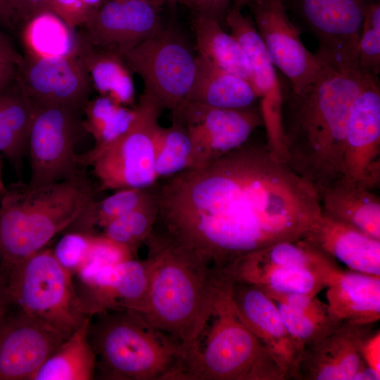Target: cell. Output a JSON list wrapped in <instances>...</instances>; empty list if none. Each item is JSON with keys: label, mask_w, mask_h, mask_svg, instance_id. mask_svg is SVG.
I'll use <instances>...</instances> for the list:
<instances>
[{"label": "cell", "mask_w": 380, "mask_h": 380, "mask_svg": "<svg viewBox=\"0 0 380 380\" xmlns=\"http://www.w3.org/2000/svg\"><path fill=\"white\" fill-rule=\"evenodd\" d=\"M151 247L178 248L219 275L240 258L300 239L322 214L317 191L267 147L246 142L152 186Z\"/></svg>", "instance_id": "6da1fadb"}, {"label": "cell", "mask_w": 380, "mask_h": 380, "mask_svg": "<svg viewBox=\"0 0 380 380\" xmlns=\"http://www.w3.org/2000/svg\"><path fill=\"white\" fill-rule=\"evenodd\" d=\"M367 76L358 67L324 63L318 76L298 91L281 80L285 163L317 194L344 175L348 126Z\"/></svg>", "instance_id": "7a4b0ae2"}, {"label": "cell", "mask_w": 380, "mask_h": 380, "mask_svg": "<svg viewBox=\"0 0 380 380\" xmlns=\"http://www.w3.org/2000/svg\"><path fill=\"white\" fill-rule=\"evenodd\" d=\"M148 257L151 261L149 286L144 304L137 313L184 347L191 346L230 279L174 247L148 248Z\"/></svg>", "instance_id": "3957f363"}, {"label": "cell", "mask_w": 380, "mask_h": 380, "mask_svg": "<svg viewBox=\"0 0 380 380\" xmlns=\"http://www.w3.org/2000/svg\"><path fill=\"white\" fill-rule=\"evenodd\" d=\"M95 194L82 173L38 186L21 183L6 186L0 196V271L6 272L66 231Z\"/></svg>", "instance_id": "277c9868"}, {"label": "cell", "mask_w": 380, "mask_h": 380, "mask_svg": "<svg viewBox=\"0 0 380 380\" xmlns=\"http://www.w3.org/2000/svg\"><path fill=\"white\" fill-rule=\"evenodd\" d=\"M229 281L196 342L184 347L175 380H284L286 374L243 322Z\"/></svg>", "instance_id": "5b68a950"}, {"label": "cell", "mask_w": 380, "mask_h": 380, "mask_svg": "<svg viewBox=\"0 0 380 380\" xmlns=\"http://www.w3.org/2000/svg\"><path fill=\"white\" fill-rule=\"evenodd\" d=\"M88 337L96 355V374L110 380H174L184 348L129 310L91 316Z\"/></svg>", "instance_id": "8992f818"}, {"label": "cell", "mask_w": 380, "mask_h": 380, "mask_svg": "<svg viewBox=\"0 0 380 380\" xmlns=\"http://www.w3.org/2000/svg\"><path fill=\"white\" fill-rule=\"evenodd\" d=\"M2 274L12 307L67 336L89 317L77 293L73 275L60 264L53 249L44 248Z\"/></svg>", "instance_id": "52a82bcc"}, {"label": "cell", "mask_w": 380, "mask_h": 380, "mask_svg": "<svg viewBox=\"0 0 380 380\" xmlns=\"http://www.w3.org/2000/svg\"><path fill=\"white\" fill-rule=\"evenodd\" d=\"M128 129L100 148L77 155L81 166H90L101 189L149 188L158 181L156 149L161 128V108L142 94Z\"/></svg>", "instance_id": "ba28073f"}, {"label": "cell", "mask_w": 380, "mask_h": 380, "mask_svg": "<svg viewBox=\"0 0 380 380\" xmlns=\"http://www.w3.org/2000/svg\"><path fill=\"white\" fill-rule=\"evenodd\" d=\"M143 80V94L171 113L186 102L195 75L196 56L172 29L162 28L123 53Z\"/></svg>", "instance_id": "9c48e42d"}, {"label": "cell", "mask_w": 380, "mask_h": 380, "mask_svg": "<svg viewBox=\"0 0 380 380\" xmlns=\"http://www.w3.org/2000/svg\"><path fill=\"white\" fill-rule=\"evenodd\" d=\"M32 105L27 150L30 165L28 185L55 183L82 173L75 153L76 142L85 132L81 112L60 105Z\"/></svg>", "instance_id": "30bf717a"}, {"label": "cell", "mask_w": 380, "mask_h": 380, "mask_svg": "<svg viewBox=\"0 0 380 380\" xmlns=\"http://www.w3.org/2000/svg\"><path fill=\"white\" fill-rule=\"evenodd\" d=\"M375 0H286L296 25L315 37L324 63L358 66L357 43L367 7Z\"/></svg>", "instance_id": "8fae6325"}, {"label": "cell", "mask_w": 380, "mask_h": 380, "mask_svg": "<svg viewBox=\"0 0 380 380\" xmlns=\"http://www.w3.org/2000/svg\"><path fill=\"white\" fill-rule=\"evenodd\" d=\"M172 115V120L185 127L190 137V168L205 165L239 147L257 127L263 125L258 106L228 109L186 101Z\"/></svg>", "instance_id": "7c38bea8"}, {"label": "cell", "mask_w": 380, "mask_h": 380, "mask_svg": "<svg viewBox=\"0 0 380 380\" xmlns=\"http://www.w3.org/2000/svg\"><path fill=\"white\" fill-rule=\"evenodd\" d=\"M248 6L272 63L292 90L298 91L313 81L324 62L303 44L300 30L288 14L286 0H254Z\"/></svg>", "instance_id": "4fadbf2b"}, {"label": "cell", "mask_w": 380, "mask_h": 380, "mask_svg": "<svg viewBox=\"0 0 380 380\" xmlns=\"http://www.w3.org/2000/svg\"><path fill=\"white\" fill-rule=\"evenodd\" d=\"M374 324L342 322L298 357L292 379L299 380L379 379L367 367L362 355Z\"/></svg>", "instance_id": "5bb4252c"}, {"label": "cell", "mask_w": 380, "mask_h": 380, "mask_svg": "<svg viewBox=\"0 0 380 380\" xmlns=\"http://www.w3.org/2000/svg\"><path fill=\"white\" fill-rule=\"evenodd\" d=\"M16 82L34 103L68 106L82 112L89 100L91 82L77 55L57 57L23 56Z\"/></svg>", "instance_id": "9a60e30c"}, {"label": "cell", "mask_w": 380, "mask_h": 380, "mask_svg": "<svg viewBox=\"0 0 380 380\" xmlns=\"http://www.w3.org/2000/svg\"><path fill=\"white\" fill-rule=\"evenodd\" d=\"M151 261L134 258L119 263L86 267L75 276L79 280L77 293L89 316L109 310L139 312L146 300Z\"/></svg>", "instance_id": "2e32d148"}, {"label": "cell", "mask_w": 380, "mask_h": 380, "mask_svg": "<svg viewBox=\"0 0 380 380\" xmlns=\"http://www.w3.org/2000/svg\"><path fill=\"white\" fill-rule=\"evenodd\" d=\"M231 34L243 49L252 71V86L267 135L266 146L285 162L281 129V83L253 22L241 10L232 8L225 17Z\"/></svg>", "instance_id": "e0dca14e"}, {"label": "cell", "mask_w": 380, "mask_h": 380, "mask_svg": "<svg viewBox=\"0 0 380 380\" xmlns=\"http://www.w3.org/2000/svg\"><path fill=\"white\" fill-rule=\"evenodd\" d=\"M15 308L0 318V380H31L69 336Z\"/></svg>", "instance_id": "ac0fdd59"}, {"label": "cell", "mask_w": 380, "mask_h": 380, "mask_svg": "<svg viewBox=\"0 0 380 380\" xmlns=\"http://www.w3.org/2000/svg\"><path fill=\"white\" fill-rule=\"evenodd\" d=\"M343 175L374 190L380 185V80L368 75L353 109L346 136Z\"/></svg>", "instance_id": "d6986e66"}, {"label": "cell", "mask_w": 380, "mask_h": 380, "mask_svg": "<svg viewBox=\"0 0 380 380\" xmlns=\"http://www.w3.org/2000/svg\"><path fill=\"white\" fill-rule=\"evenodd\" d=\"M82 27L91 46L120 56L163 28L151 0L103 2Z\"/></svg>", "instance_id": "ffe728a7"}, {"label": "cell", "mask_w": 380, "mask_h": 380, "mask_svg": "<svg viewBox=\"0 0 380 380\" xmlns=\"http://www.w3.org/2000/svg\"><path fill=\"white\" fill-rule=\"evenodd\" d=\"M229 293L240 318L286 374L292 378L298 357L274 301L259 286L232 280Z\"/></svg>", "instance_id": "44dd1931"}, {"label": "cell", "mask_w": 380, "mask_h": 380, "mask_svg": "<svg viewBox=\"0 0 380 380\" xmlns=\"http://www.w3.org/2000/svg\"><path fill=\"white\" fill-rule=\"evenodd\" d=\"M232 280L252 284L267 293L316 296L325 288V276L308 267L279 260L268 247L238 260L229 270Z\"/></svg>", "instance_id": "7402d4cb"}, {"label": "cell", "mask_w": 380, "mask_h": 380, "mask_svg": "<svg viewBox=\"0 0 380 380\" xmlns=\"http://www.w3.org/2000/svg\"><path fill=\"white\" fill-rule=\"evenodd\" d=\"M300 239L352 271L380 276V240L322 213Z\"/></svg>", "instance_id": "603a6c76"}, {"label": "cell", "mask_w": 380, "mask_h": 380, "mask_svg": "<svg viewBox=\"0 0 380 380\" xmlns=\"http://www.w3.org/2000/svg\"><path fill=\"white\" fill-rule=\"evenodd\" d=\"M328 307L341 322L374 324L380 319V276L343 271L336 265L326 281Z\"/></svg>", "instance_id": "cb8c5ba5"}, {"label": "cell", "mask_w": 380, "mask_h": 380, "mask_svg": "<svg viewBox=\"0 0 380 380\" xmlns=\"http://www.w3.org/2000/svg\"><path fill=\"white\" fill-rule=\"evenodd\" d=\"M322 213L380 240V198L343 175L318 194Z\"/></svg>", "instance_id": "d4e9b609"}, {"label": "cell", "mask_w": 380, "mask_h": 380, "mask_svg": "<svg viewBox=\"0 0 380 380\" xmlns=\"http://www.w3.org/2000/svg\"><path fill=\"white\" fill-rule=\"evenodd\" d=\"M186 101L215 108L246 109L257 106L259 99L247 80L198 53L194 78Z\"/></svg>", "instance_id": "484cf974"}, {"label": "cell", "mask_w": 380, "mask_h": 380, "mask_svg": "<svg viewBox=\"0 0 380 380\" xmlns=\"http://www.w3.org/2000/svg\"><path fill=\"white\" fill-rule=\"evenodd\" d=\"M77 56L83 62L92 87L114 102L131 106L135 87L131 70L120 55L91 46L80 34Z\"/></svg>", "instance_id": "4316f807"}, {"label": "cell", "mask_w": 380, "mask_h": 380, "mask_svg": "<svg viewBox=\"0 0 380 380\" xmlns=\"http://www.w3.org/2000/svg\"><path fill=\"white\" fill-rule=\"evenodd\" d=\"M91 316L49 355L31 380H91L96 369V355L88 337Z\"/></svg>", "instance_id": "83f0119b"}, {"label": "cell", "mask_w": 380, "mask_h": 380, "mask_svg": "<svg viewBox=\"0 0 380 380\" xmlns=\"http://www.w3.org/2000/svg\"><path fill=\"white\" fill-rule=\"evenodd\" d=\"M33 105L16 80L0 91V152L16 170L27 155Z\"/></svg>", "instance_id": "f1b7e54d"}, {"label": "cell", "mask_w": 380, "mask_h": 380, "mask_svg": "<svg viewBox=\"0 0 380 380\" xmlns=\"http://www.w3.org/2000/svg\"><path fill=\"white\" fill-rule=\"evenodd\" d=\"M192 26L198 53L251 84L252 71L243 49L231 33L222 29L216 18L194 13Z\"/></svg>", "instance_id": "f546056e"}, {"label": "cell", "mask_w": 380, "mask_h": 380, "mask_svg": "<svg viewBox=\"0 0 380 380\" xmlns=\"http://www.w3.org/2000/svg\"><path fill=\"white\" fill-rule=\"evenodd\" d=\"M72 30L51 11L34 16L24 24L26 53L37 57L77 55L78 34Z\"/></svg>", "instance_id": "4dcf8cb0"}, {"label": "cell", "mask_w": 380, "mask_h": 380, "mask_svg": "<svg viewBox=\"0 0 380 380\" xmlns=\"http://www.w3.org/2000/svg\"><path fill=\"white\" fill-rule=\"evenodd\" d=\"M154 199L152 186L116 190L101 201H90L66 231L97 234L96 229H103L115 219Z\"/></svg>", "instance_id": "1f68e13d"}, {"label": "cell", "mask_w": 380, "mask_h": 380, "mask_svg": "<svg viewBox=\"0 0 380 380\" xmlns=\"http://www.w3.org/2000/svg\"><path fill=\"white\" fill-rule=\"evenodd\" d=\"M82 112L85 115L82 119L84 129L95 141L93 148H102L119 137L136 115L135 106H122L101 96L89 99Z\"/></svg>", "instance_id": "d6a6232c"}, {"label": "cell", "mask_w": 380, "mask_h": 380, "mask_svg": "<svg viewBox=\"0 0 380 380\" xmlns=\"http://www.w3.org/2000/svg\"><path fill=\"white\" fill-rule=\"evenodd\" d=\"M155 170L158 179H165L189 169L192 144L185 127L175 120L167 127H161L158 137Z\"/></svg>", "instance_id": "836d02e7"}, {"label": "cell", "mask_w": 380, "mask_h": 380, "mask_svg": "<svg viewBox=\"0 0 380 380\" xmlns=\"http://www.w3.org/2000/svg\"><path fill=\"white\" fill-rule=\"evenodd\" d=\"M156 200L109 223L101 234L127 247L134 255L151 235L157 219Z\"/></svg>", "instance_id": "e575fe53"}, {"label": "cell", "mask_w": 380, "mask_h": 380, "mask_svg": "<svg viewBox=\"0 0 380 380\" xmlns=\"http://www.w3.org/2000/svg\"><path fill=\"white\" fill-rule=\"evenodd\" d=\"M274 303L298 357L305 349L317 343L342 322L339 324L323 322L282 303L276 301Z\"/></svg>", "instance_id": "d590c367"}, {"label": "cell", "mask_w": 380, "mask_h": 380, "mask_svg": "<svg viewBox=\"0 0 380 380\" xmlns=\"http://www.w3.org/2000/svg\"><path fill=\"white\" fill-rule=\"evenodd\" d=\"M358 67L365 75L380 73V2L375 0L367 7L357 43Z\"/></svg>", "instance_id": "8d00e7d4"}, {"label": "cell", "mask_w": 380, "mask_h": 380, "mask_svg": "<svg viewBox=\"0 0 380 380\" xmlns=\"http://www.w3.org/2000/svg\"><path fill=\"white\" fill-rule=\"evenodd\" d=\"M94 234L67 232L53 249L60 264L72 275L87 265Z\"/></svg>", "instance_id": "74e56055"}, {"label": "cell", "mask_w": 380, "mask_h": 380, "mask_svg": "<svg viewBox=\"0 0 380 380\" xmlns=\"http://www.w3.org/2000/svg\"><path fill=\"white\" fill-rule=\"evenodd\" d=\"M50 11L73 30L83 27L94 15L83 0H53Z\"/></svg>", "instance_id": "f35d334b"}, {"label": "cell", "mask_w": 380, "mask_h": 380, "mask_svg": "<svg viewBox=\"0 0 380 380\" xmlns=\"http://www.w3.org/2000/svg\"><path fill=\"white\" fill-rule=\"evenodd\" d=\"M234 0H175L191 9L195 13L207 15L220 19L227 15Z\"/></svg>", "instance_id": "ab89813d"}, {"label": "cell", "mask_w": 380, "mask_h": 380, "mask_svg": "<svg viewBox=\"0 0 380 380\" xmlns=\"http://www.w3.org/2000/svg\"><path fill=\"white\" fill-rule=\"evenodd\" d=\"M53 0H13V22L23 24L34 16L50 11Z\"/></svg>", "instance_id": "60d3db41"}, {"label": "cell", "mask_w": 380, "mask_h": 380, "mask_svg": "<svg viewBox=\"0 0 380 380\" xmlns=\"http://www.w3.org/2000/svg\"><path fill=\"white\" fill-rule=\"evenodd\" d=\"M380 333L373 332L365 341L362 355L367 368L380 376Z\"/></svg>", "instance_id": "b9f144b4"}, {"label": "cell", "mask_w": 380, "mask_h": 380, "mask_svg": "<svg viewBox=\"0 0 380 380\" xmlns=\"http://www.w3.org/2000/svg\"><path fill=\"white\" fill-rule=\"evenodd\" d=\"M0 59L18 65L23 59L21 55L0 32Z\"/></svg>", "instance_id": "7bdbcfd3"}, {"label": "cell", "mask_w": 380, "mask_h": 380, "mask_svg": "<svg viewBox=\"0 0 380 380\" xmlns=\"http://www.w3.org/2000/svg\"><path fill=\"white\" fill-rule=\"evenodd\" d=\"M17 65L0 59V91L11 86L15 81Z\"/></svg>", "instance_id": "ee69618b"}, {"label": "cell", "mask_w": 380, "mask_h": 380, "mask_svg": "<svg viewBox=\"0 0 380 380\" xmlns=\"http://www.w3.org/2000/svg\"><path fill=\"white\" fill-rule=\"evenodd\" d=\"M13 0H0V25L11 27L13 23Z\"/></svg>", "instance_id": "f6af8a7d"}, {"label": "cell", "mask_w": 380, "mask_h": 380, "mask_svg": "<svg viewBox=\"0 0 380 380\" xmlns=\"http://www.w3.org/2000/svg\"><path fill=\"white\" fill-rule=\"evenodd\" d=\"M10 307L11 303L6 291L5 278L0 271V318L7 312Z\"/></svg>", "instance_id": "bcb514c9"}, {"label": "cell", "mask_w": 380, "mask_h": 380, "mask_svg": "<svg viewBox=\"0 0 380 380\" xmlns=\"http://www.w3.org/2000/svg\"><path fill=\"white\" fill-rule=\"evenodd\" d=\"M254 0H234L232 8L241 10L244 6H248Z\"/></svg>", "instance_id": "7dc6e473"}, {"label": "cell", "mask_w": 380, "mask_h": 380, "mask_svg": "<svg viewBox=\"0 0 380 380\" xmlns=\"http://www.w3.org/2000/svg\"><path fill=\"white\" fill-rule=\"evenodd\" d=\"M151 1L153 5L157 8H159L160 6L167 2L175 3V0H151Z\"/></svg>", "instance_id": "c3c4849f"}, {"label": "cell", "mask_w": 380, "mask_h": 380, "mask_svg": "<svg viewBox=\"0 0 380 380\" xmlns=\"http://www.w3.org/2000/svg\"><path fill=\"white\" fill-rule=\"evenodd\" d=\"M6 186L3 181L1 167L0 163V196L6 191Z\"/></svg>", "instance_id": "681fc988"}, {"label": "cell", "mask_w": 380, "mask_h": 380, "mask_svg": "<svg viewBox=\"0 0 380 380\" xmlns=\"http://www.w3.org/2000/svg\"><path fill=\"white\" fill-rule=\"evenodd\" d=\"M118 1H123V0H118Z\"/></svg>", "instance_id": "f907efd6"}]
</instances>
